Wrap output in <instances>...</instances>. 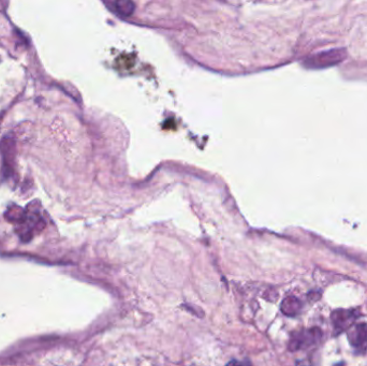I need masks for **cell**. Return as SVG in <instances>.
<instances>
[{
    "label": "cell",
    "instance_id": "cell-1",
    "mask_svg": "<svg viewBox=\"0 0 367 366\" xmlns=\"http://www.w3.org/2000/svg\"><path fill=\"white\" fill-rule=\"evenodd\" d=\"M320 338L321 331L318 328L294 332L290 338L289 349L291 351H296L304 347H309V346L316 344Z\"/></svg>",
    "mask_w": 367,
    "mask_h": 366
},
{
    "label": "cell",
    "instance_id": "cell-2",
    "mask_svg": "<svg viewBox=\"0 0 367 366\" xmlns=\"http://www.w3.org/2000/svg\"><path fill=\"white\" fill-rule=\"evenodd\" d=\"M345 56H346L345 50L335 49L322 52L320 54H316V55L307 58L305 63L306 66L310 68H323L338 64L339 62H342Z\"/></svg>",
    "mask_w": 367,
    "mask_h": 366
},
{
    "label": "cell",
    "instance_id": "cell-3",
    "mask_svg": "<svg viewBox=\"0 0 367 366\" xmlns=\"http://www.w3.org/2000/svg\"><path fill=\"white\" fill-rule=\"evenodd\" d=\"M348 340L352 347L365 350L367 348V324L360 323L349 328Z\"/></svg>",
    "mask_w": 367,
    "mask_h": 366
},
{
    "label": "cell",
    "instance_id": "cell-4",
    "mask_svg": "<svg viewBox=\"0 0 367 366\" xmlns=\"http://www.w3.org/2000/svg\"><path fill=\"white\" fill-rule=\"evenodd\" d=\"M332 322L334 325V329L337 332H342L350 328L352 321L355 320V314L351 310L337 309L332 313Z\"/></svg>",
    "mask_w": 367,
    "mask_h": 366
},
{
    "label": "cell",
    "instance_id": "cell-5",
    "mask_svg": "<svg viewBox=\"0 0 367 366\" xmlns=\"http://www.w3.org/2000/svg\"><path fill=\"white\" fill-rule=\"evenodd\" d=\"M280 309L285 316L294 317L301 311L302 303L295 296H288L282 301Z\"/></svg>",
    "mask_w": 367,
    "mask_h": 366
},
{
    "label": "cell",
    "instance_id": "cell-6",
    "mask_svg": "<svg viewBox=\"0 0 367 366\" xmlns=\"http://www.w3.org/2000/svg\"><path fill=\"white\" fill-rule=\"evenodd\" d=\"M110 10H113L114 12L118 13L120 15H130L133 12L134 4L129 1H116V2H111V3H105Z\"/></svg>",
    "mask_w": 367,
    "mask_h": 366
},
{
    "label": "cell",
    "instance_id": "cell-7",
    "mask_svg": "<svg viewBox=\"0 0 367 366\" xmlns=\"http://www.w3.org/2000/svg\"><path fill=\"white\" fill-rule=\"evenodd\" d=\"M226 366H251V363L249 361H237V360H231L227 363Z\"/></svg>",
    "mask_w": 367,
    "mask_h": 366
}]
</instances>
